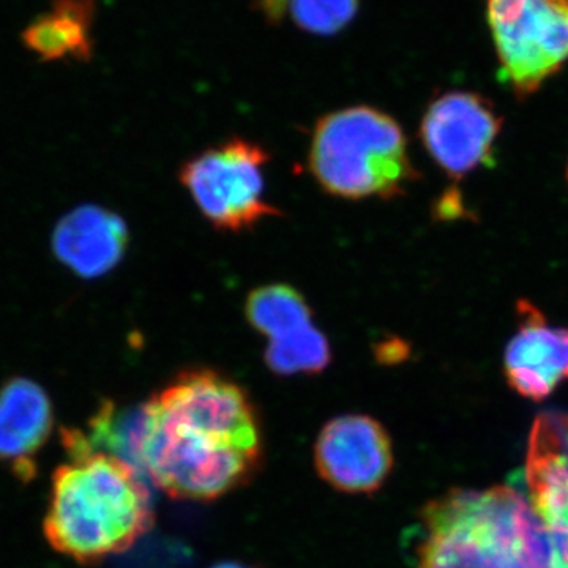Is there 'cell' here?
<instances>
[{"mask_svg":"<svg viewBox=\"0 0 568 568\" xmlns=\"http://www.w3.org/2000/svg\"><path fill=\"white\" fill-rule=\"evenodd\" d=\"M138 429L141 465L174 499H219L252 480L263 462L252 398L215 369L179 373L141 407Z\"/></svg>","mask_w":568,"mask_h":568,"instance_id":"1","label":"cell"},{"mask_svg":"<svg viewBox=\"0 0 568 568\" xmlns=\"http://www.w3.org/2000/svg\"><path fill=\"white\" fill-rule=\"evenodd\" d=\"M70 459L55 470L44 534L55 551L81 564L125 551L152 525L151 496L136 469L65 432Z\"/></svg>","mask_w":568,"mask_h":568,"instance_id":"2","label":"cell"},{"mask_svg":"<svg viewBox=\"0 0 568 568\" xmlns=\"http://www.w3.org/2000/svg\"><path fill=\"white\" fill-rule=\"evenodd\" d=\"M422 521L417 568H549L544 529L517 489H455Z\"/></svg>","mask_w":568,"mask_h":568,"instance_id":"3","label":"cell"},{"mask_svg":"<svg viewBox=\"0 0 568 568\" xmlns=\"http://www.w3.org/2000/svg\"><path fill=\"white\" fill-rule=\"evenodd\" d=\"M308 166L325 193L347 201L390 200L417 178L399 123L364 104L317 121Z\"/></svg>","mask_w":568,"mask_h":568,"instance_id":"4","label":"cell"},{"mask_svg":"<svg viewBox=\"0 0 568 568\" xmlns=\"http://www.w3.org/2000/svg\"><path fill=\"white\" fill-rule=\"evenodd\" d=\"M267 163L263 145L233 138L183 163L179 179L213 227L239 234L278 215L265 200Z\"/></svg>","mask_w":568,"mask_h":568,"instance_id":"5","label":"cell"},{"mask_svg":"<svg viewBox=\"0 0 568 568\" xmlns=\"http://www.w3.org/2000/svg\"><path fill=\"white\" fill-rule=\"evenodd\" d=\"M504 80L519 97L568 62V0H485Z\"/></svg>","mask_w":568,"mask_h":568,"instance_id":"6","label":"cell"},{"mask_svg":"<svg viewBox=\"0 0 568 568\" xmlns=\"http://www.w3.org/2000/svg\"><path fill=\"white\" fill-rule=\"evenodd\" d=\"M503 122L485 97L447 92L426 110L420 138L437 166L450 178L462 179L493 163V149Z\"/></svg>","mask_w":568,"mask_h":568,"instance_id":"7","label":"cell"},{"mask_svg":"<svg viewBox=\"0 0 568 568\" xmlns=\"http://www.w3.org/2000/svg\"><path fill=\"white\" fill-rule=\"evenodd\" d=\"M530 508L547 538L549 568H568V416L540 414L526 458Z\"/></svg>","mask_w":568,"mask_h":568,"instance_id":"8","label":"cell"},{"mask_svg":"<svg viewBox=\"0 0 568 568\" xmlns=\"http://www.w3.org/2000/svg\"><path fill=\"white\" fill-rule=\"evenodd\" d=\"M316 470L332 488L349 495H369L386 484L394 450L386 428L373 417L332 418L315 446Z\"/></svg>","mask_w":568,"mask_h":568,"instance_id":"9","label":"cell"},{"mask_svg":"<svg viewBox=\"0 0 568 568\" xmlns=\"http://www.w3.org/2000/svg\"><path fill=\"white\" fill-rule=\"evenodd\" d=\"M519 328L506 349L508 384L519 395L541 402L568 379V328L549 327L530 302H518Z\"/></svg>","mask_w":568,"mask_h":568,"instance_id":"10","label":"cell"},{"mask_svg":"<svg viewBox=\"0 0 568 568\" xmlns=\"http://www.w3.org/2000/svg\"><path fill=\"white\" fill-rule=\"evenodd\" d=\"M129 242V227L118 213L84 204L55 224L52 252L74 275L93 280L121 264Z\"/></svg>","mask_w":568,"mask_h":568,"instance_id":"11","label":"cell"},{"mask_svg":"<svg viewBox=\"0 0 568 568\" xmlns=\"http://www.w3.org/2000/svg\"><path fill=\"white\" fill-rule=\"evenodd\" d=\"M52 406L47 392L26 377L0 388V462L31 480L36 457L50 437Z\"/></svg>","mask_w":568,"mask_h":568,"instance_id":"12","label":"cell"},{"mask_svg":"<svg viewBox=\"0 0 568 568\" xmlns=\"http://www.w3.org/2000/svg\"><path fill=\"white\" fill-rule=\"evenodd\" d=\"M245 316L267 342L313 324L312 306L304 294L283 283L265 284L252 291L245 302Z\"/></svg>","mask_w":568,"mask_h":568,"instance_id":"13","label":"cell"},{"mask_svg":"<svg viewBox=\"0 0 568 568\" xmlns=\"http://www.w3.org/2000/svg\"><path fill=\"white\" fill-rule=\"evenodd\" d=\"M91 26L48 13L36 18L24 29L21 39L24 47L39 55L41 62L73 61L89 62L92 59L93 43Z\"/></svg>","mask_w":568,"mask_h":568,"instance_id":"14","label":"cell"},{"mask_svg":"<svg viewBox=\"0 0 568 568\" xmlns=\"http://www.w3.org/2000/svg\"><path fill=\"white\" fill-rule=\"evenodd\" d=\"M264 358L275 375H316L331 365V343L315 324L306 325L268 342Z\"/></svg>","mask_w":568,"mask_h":568,"instance_id":"15","label":"cell"},{"mask_svg":"<svg viewBox=\"0 0 568 568\" xmlns=\"http://www.w3.org/2000/svg\"><path fill=\"white\" fill-rule=\"evenodd\" d=\"M287 6L294 21L317 36H334L357 13V0H290Z\"/></svg>","mask_w":568,"mask_h":568,"instance_id":"16","label":"cell"},{"mask_svg":"<svg viewBox=\"0 0 568 568\" xmlns=\"http://www.w3.org/2000/svg\"><path fill=\"white\" fill-rule=\"evenodd\" d=\"M95 6V0H52V13L62 14L92 28Z\"/></svg>","mask_w":568,"mask_h":568,"instance_id":"17","label":"cell"},{"mask_svg":"<svg viewBox=\"0 0 568 568\" xmlns=\"http://www.w3.org/2000/svg\"><path fill=\"white\" fill-rule=\"evenodd\" d=\"M286 6L287 0H264L265 13L271 18H275V20H280V18H282Z\"/></svg>","mask_w":568,"mask_h":568,"instance_id":"18","label":"cell"},{"mask_svg":"<svg viewBox=\"0 0 568 568\" xmlns=\"http://www.w3.org/2000/svg\"><path fill=\"white\" fill-rule=\"evenodd\" d=\"M213 568H252V567L242 566V564H235V562H224V564H220V566H215Z\"/></svg>","mask_w":568,"mask_h":568,"instance_id":"19","label":"cell"},{"mask_svg":"<svg viewBox=\"0 0 568 568\" xmlns=\"http://www.w3.org/2000/svg\"><path fill=\"white\" fill-rule=\"evenodd\" d=\"M567 178H568V173H567Z\"/></svg>","mask_w":568,"mask_h":568,"instance_id":"20","label":"cell"}]
</instances>
